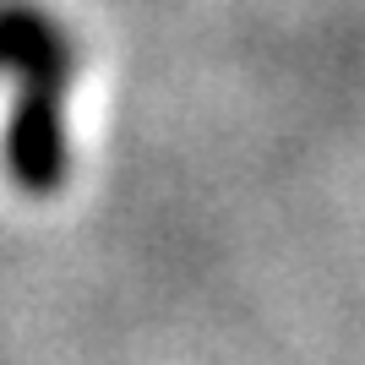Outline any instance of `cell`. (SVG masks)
<instances>
[{
    "mask_svg": "<svg viewBox=\"0 0 365 365\" xmlns=\"http://www.w3.org/2000/svg\"><path fill=\"white\" fill-rule=\"evenodd\" d=\"M55 71L44 76H28V98L11 120V137H6V153H11V175L33 191H49V185L66 175V158H61V115H55Z\"/></svg>",
    "mask_w": 365,
    "mask_h": 365,
    "instance_id": "6da1fadb",
    "label": "cell"
}]
</instances>
